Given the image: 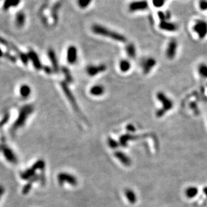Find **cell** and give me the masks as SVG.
<instances>
[{
    "mask_svg": "<svg viewBox=\"0 0 207 207\" xmlns=\"http://www.w3.org/2000/svg\"><path fill=\"white\" fill-rule=\"evenodd\" d=\"M31 186H32L31 184H27L26 186L24 188H23V193H24V194H26V193H28L29 192V190H30V188H31Z\"/></svg>",
    "mask_w": 207,
    "mask_h": 207,
    "instance_id": "d6a6232c",
    "label": "cell"
},
{
    "mask_svg": "<svg viewBox=\"0 0 207 207\" xmlns=\"http://www.w3.org/2000/svg\"><path fill=\"white\" fill-rule=\"evenodd\" d=\"M157 98L161 103H162V108H160V110H157L156 112V116L158 118H161L164 114L168 112V111L170 110L171 109L173 108L174 103L172 99H170L167 95L165 94L162 91H159L157 93Z\"/></svg>",
    "mask_w": 207,
    "mask_h": 207,
    "instance_id": "7a4b0ae2",
    "label": "cell"
},
{
    "mask_svg": "<svg viewBox=\"0 0 207 207\" xmlns=\"http://www.w3.org/2000/svg\"><path fill=\"white\" fill-rule=\"evenodd\" d=\"M198 73L203 78H207V65L202 63L199 65Z\"/></svg>",
    "mask_w": 207,
    "mask_h": 207,
    "instance_id": "4316f807",
    "label": "cell"
},
{
    "mask_svg": "<svg viewBox=\"0 0 207 207\" xmlns=\"http://www.w3.org/2000/svg\"><path fill=\"white\" fill-rule=\"evenodd\" d=\"M63 73H65V76H66L67 80L68 81H69V82H71V81H73V79H72V77H71V75L70 74V72H69L68 69H63Z\"/></svg>",
    "mask_w": 207,
    "mask_h": 207,
    "instance_id": "1f68e13d",
    "label": "cell"
},
{
    "mask_svg": "<svg viewBox=\"0 0 207 207\" xmlns=\"http://www.w3.org/2000/svg\"><path fill=\"white\" fill-rule=\"evenodd\" d=\"M20 3V0H5L3 7L5 10H8L12 7L18 6Z\"/></svg>",
    "mask_w": 207,
    "mask_h": 207,
    "instance_id": "44dd1931",
    "label": "cell"
},
{
    "mask_svg": "<svg viewBox=\"0 0 207 207\" xmlns=\"http://www.w3.org/2000/svg\"><path fill=\"white\" fill-rule=\"evenodd\" d=\"M49 57L50 60L51 61L52 65H53V68H54L55 71H56L57 72L59 71V64H58V61H57V58L56 56V54H55V51L53 50L50 49L49 51Z\"/></svg>",
    "mask_w": 207,
    "mask_h": 207,
    "instance_id": "ac0fdd59",
    "label": "cell"
},
{
    "mask_svg": "<svg viewBox=\"0 0 207 207\" xmlns=\"http://www.w3.org/2000/svg\"><path fill=\"white\" fill-rule=\"evenodd\" d=\"M5 192V188L2 185H0V199H1V196H3Z\"/></svg>",
    "mask_w": 207,
    "mask_h": 207,
    "instance_id": "e575fe53",
    "label": "cell"
},
{
    "mask_svg": "<svg viewBox=\"0 0 207 207\" xmlns=\"http://www.w3.org/2000/svg\"><path fill=\"white\" fill-rule=\"evenodd\" d=\"M138 138L137 136H133L132 135L130 134H126L121 136L120 138V141H119V144H120L122 147H126L128 145V142L129 141H133L134 139H136Z\"/></svg>",
    "mask_w": 207,
    "mask_h": 207,
    "instance_id": "d6986e66",
    "label": "cell"
},
{
    "mask_svg": "<svg viewBox=\"0 0 207 207\" xmlns=\"http://www.w3.org/2000/svg\"><path fill=\"white\" fill-rule=\"evenodd\" d=\"M156 63H157L156 60H155L154 58L149 57V58L145 59V60L143 62L142 64L143 73H144L145 74H148V73L151 71V69L155 66Z\"/></svg>",
    "mask_w": 207,
    "mask_h": 207,
    "instance_id": "7c38bea8",
    "label": "cell"
},
{
    "mask_svg": "<svg viewBox=\"0 0 207 207\" xmlns=\"http://www.w3.org/2000/svg\"><path fill=\"white\" fill-rule=\"evenodd\" d=\"M166 0H152L153 5L156 7H161L165 4Z\"/></svg>",
    "mask_w": 207,
    "mask_h": 207,
    "instance_id": "f546056e",
    "label": "cell"
},
{
    "mask_svg": "<svg viewBox=\"0 0 207 207\" xmlns=\"http://www.w3.org/2000/svg\"><path fill=\"white\" fill-rule=\"evenodd\" d=\"M198 189L194 186L188 187L186 190V195L189 198H194V197L196 196V195L198 194Z\"/></svg>",
    "mask_w": 207,
    "mask_h": 207,
    "instance_id": "484cf974",
    "label": "cell"
},
{
    "mask_svg": "<svg viewBox=\"0 0 207 207\" xmlns=\"http://www.w3.org/2000/svg\"><path fill=\"white\" fill-rule=\"evenodd\" d=\"M126 129L129 132H135V127L132 124H129L126 126Z\"/></svg>",
    "mask_w": 207,
    "mask_h": 207,
    "instance_id": "836d02e7",
    "label": "cell"
},
{
    "mask_svg": "<svg viewBox=\"0 0 207 207\" xmlns=\"http://www.w3.org/2000/svg\"><path fill=\"white\" fill-rule=\"evenodd\" d=\"M108 145L110 148L116 149L118 147V145L120 144H119V143L117 142L116 141H115L114 139L109 137L108 139Z\"/></svg>",
    "mask_w": 207,
    "mask_h": 207,
    "instance_id": "f1b7e54d",
    "label": "cell"
},
{
    "mask_svg": "<svg viewBox=\"0 0 207 207\" xmlns=\"http://www.w3.org/2000/svg\"><path fill=\"white\" fill-rule=\"evenodd\" d=\"M114 156L116 157L117 160L120 161V162L122 163V164H123L125 166L129 167L132 164V161H131L130 158L127 156L125 153L122 152V151H116V152L114 153Z\"/></svg>",
    "mask_w": 207,
    "mask_h": 207,
    "instance_id": "4fadbf2b",
    "label": "cell"
},
{
    "mask_svg": "<svg viewBox=\"0 0 207 207\" xmlns=\"http://www.w3.org/2000/svg\"><path fill=\"white\" fill-rule=\"evenodd\" d=\"M2 56H3V52L1 49H0V57H1Z\"/></svg>",
    "mask_w": 207,
    "mask_h": 207,
    "instance_id": "74e56055",
    "label": "cell"
},
{
    "mask_svg": "<svg viewBox=\"0 0 207 207\" xmlns=\"http://www.w3.org/2000/svg\"><path fill=\"white\" fill-rule=\"evenodd\" d=\"M2 150L3 155H4L5 159H6L8 162L13 163V164L17 163L18 160L16 156L15 153H14V151L12 150L10 148H9L8 147H3Z\"/></svg>",
    "mask_w": 207,
    "mask_h": 207,
    "instance_id": "5bb4252c",
    "label": "cell"
},
{
    "mask_svg": "<svg viewBox=\"0 0 207 207\" xmlns=\"http://www.w3.org/2000/svg\"><path fill=\"white\" fill-rule=\"evenodd\" d=\"M45 71H47V73H51V68H49V67H45Z\"/></svg>",
    "mask_w": 207,
    "mask_h": 207,
    "instance_id": "d590c367",
    "label": "cell"
},
{
    "mask_svg": "<svg viewBox=\"0 0 207 207\" xmlns=\"http://www.w3.org/2000/svg\"><path fill=\"white\" fill-rule=\"evenodd\" d=\"M160 27L164 30L168 32H174L178 29V26L175 23L168 21H162L160 24Z\"/></svg>",
    "mask_w": 207,
    "mask_h": 207,
    "instance_id": "2e32d148",
    "label": "cell"
},
{
    "mask_svg": "<svg viewBox=\"0 0 207 207\" xmlns=\"http://www.w3.org/2000/svg\"><path fill=\"white\" fill-rule=\"evenodd\" d=\"M20 95L22 97H28L30 96L31 93V88L29 85H22L20 88Z\"/></svg>",
    "mask_w": 207,
    "mask_h": 207,
    "instance_id": "d4e9b609",
    "label": "cell"
},
{
    "mask_svg": "<svg viewBox=\"0 0 207 207\" xmlns=\"http://www.w3.org/2000/svg\"><path fill=\"white\" fill-rule=\"evenodd\" d=\"M178 48V43L176 40L172 39L168 43V47L166 49V56L169 59H173L176 57Z\"/></svg>",
    "mask_w": 207,
    "mask_h": 207,
    "instance_id": "30bf717a",
    "label": "cell"
},
{
    "mask_svg": "<svg viewBox=\"0 0 207 207\" xmlns=\"http://www.w3.org/2000/svg\"><path fill=\"white\" fill-rule=\"evenodd\" d=\"M106 65L101 64L99 65H88L86 68V72L89 76H95L106 70Z\"/></svg>",
    "mask_w": 207,
    "mask_h": 207,
    "instance_id": "9c48e42d",
    "label": "cell"
},
{
    "mask_svg": "<svg viewBox=\"0 0 207 207\" xmlns=\"http://www.w3.org/2000/svg\"><path fill=\"white\" fill-rule=\"evenodd\" d=\"M105 91V88L101 85H95L94 86L91 87L89 92L91 95H94V96H100L103 95Z\"/></svg>",
    "mask_w": 207,
    "mask_h": 207,
    "instance_id": "e0dca14e",
    "label": "cell"
},
{
    "mask_svg": "<svg viewBox=\"0 0 207 207\" xmlns=\"http://www.w3.org/2000/svg\"><path fill=\"white\" fill-rule=\"evenodd\" d=\"M61 85H62L63 91H64L65 95H66L67 98H68L69 101H70V103H71V105H72V106L73 107V108H74V110L76 111L78 114H80V116H82V115H81V111H80V110H79L78 105L77 104V101H76V100H75V97L73 96V95L71 93L70 89H69L68 86H67V83H62ZM82 118H83V116H82Z\"/></svg>",
    "mask_w": 207,
    "mask_h": 207,
    "instance_id": "8992f818",
    "label": "cell"
},
{
    "mask_svg": "<svg viewBox=\"0 0 207 207\" xmlns=\"http://www.w3.org/2000/svg\"><path fill=\"white\" fill-rule=\"evenodd\" d=\"M33 106L32 105H26V106H23L20 109L19 116L18 117L16 121L14 124L13 129L14 130H16V129L23 126L26 122V120L28 118L30 114L33 112Z\"/></svg>",
    "mask_w": 207,
    "mask_h": 207,
    "instance_id": "3957f363",
    "label": "cell"
},
{
    "mask_svg": "<svg viewBox=\"0 0 207 207\" xmlns=\"http://www.w3.org/2000/svg\"><path fill=\"white\" fill-rule=\"evenodd\" d=\"M45 167V163H44L43 161L40 160L39 162H37L30 169L28 170L23 173L22 174V178L24 179V180H28V179H30L31 177L34 176V173L35 172V171L37 169H41Z\"/></svg>",
    "mask_w": 207,
    "mask_h": 207,
    "instance_id": "ba28073f",
    "label": "cell"
},
{
    "mask_svg": "<svg viewBox=\"0 0 207 207\" xmlns=\"http://www.w3.org/2000/svg\"><path fill=\"white\" fill-rule=\"evenodd\" d=\"M67 59L69 64H75L77 60V49L75 46H70L67 51Z\"/></svg>",
    "mask_w": 207,
    "mask_h": 207,
    "instance_id": "8fae6325",
    "label": "cell"
},
{
    "mask_svg": "<svg viewBox=\"0 0 207 207\" xmlns=\"http://www.w3.org/2000/svg\"><path fill=\"white\" fill-rule=\"evenodd\" d=\"M131 67V63L128 60H126V59H122L119 63V68H120L122 72H127V71L130 70Z\"/></svg>",
    "mask_w": 207,
    "mask_h": 207,
    "instance_id": "603a6c76",
    "label": "cell"
},
{
    "mask_svg": "<svg viewBox=\"0 0 207 207\" xmlns=\"http://www.w3.org/2000/svg\"><path fill=\"white\" fill-rule=\"evenodd\" d=\"M203 192H204V194L206 195V196L207 197V187H205V188L203 189Z\"/></svg>",
    "mask_w": 207,
    "mask_h": 207,
    "instance_id": "8d00e7d4",
    "label": "cell"
},
{
    "mask_svg": "<svg viewBox=\"0 0 207 207\" xmlns=\"http://www.w3.org/2000/svg\"><path fill=\"white\" fill-rule=\"evenodd\" d=\"M149 3L145 0H139L131 2L129 5V9L131 12L144 11L148 9Z\"/></svg>",
    "mask_w": 207,
    "mask_h": 207,
    "instance_id": "52a82bcc",
    "label": "cell"
},
{
    "mask_svg": "<svg viewBox=\"0 0 207 207\" xmlns=\"http://www.w3.org/2000/svg\"><path fill=\"white\" fill-rule=\"evenodd\" d=\"M199 7L201 10H207V0H200Z\"/></svg>",
    "mask_w": 207,
    "mask_h": 207,
    "instance_id": "4dcf8cb0",
    "label": "cell"
},
{
    "mask_svg": "<svg viewBox=\"0 0 207 207\" xmlns=\"http://www.w3.org/2000/svg\"><path fill=\"white\" fill-rule=\"evenodd\" d=\"M91 30L95 34L110 38V39L114 40V41L120 42V43H125L126 41V38L124 35H122V34L111 30L108 29V28L103 26L101 25H93L92 27H91Z\"/></svg>",
    "mask_w": 207,
    "mask_h": 207,
    "instance_id": "6da1fadb",
    "label": "cell"
},
{
    "mask_svg": "<svg viewBox=\"0 0 207 207\" xmlns=\"http://www.w3.org/2000/svg\"><path fill=\"white\" fill-rule=\"evenodd\" d=\"M28 59H30L32 63L34 65V66L38 70L42 69V65L41 61H40V59L38 57V55L35 52L32 51H30L28 54Z\"/></svg>",
    "mask_w": 207,
    "mask_h": 207,
    "instance_id": "9a60e30c",
    "label": "cell"
},
{
    "mask_svg": "<svg viewBox=\"0 0 207 207\" xmlns=\"http://www.w3.org/2000/svg\"><path fill=\"white\" fill-rule=\"evenodd\" d=\"M26 21V16L24 13L18 12L16 16V24L18 27H22L24 25Z\"/></svg>",
    "mask_w": 207,
    "mask_h": 207,
    "instance_id": "cb8c5ba5",
    "label": "cell"
},
{
    "mask_svg": "<svg viewBox=\"0 0 207 207\" xmlns=\"http://www.w3.org/2000/svg\"><path fill=\"white\" fill-rule=\"evenodd\" d=\"M193 30L201 39L207 35V22L203 20H196L193 26Z\"/></svg>",
    "mask_w": 207,
    "mask_h": 207,
    "instance_id": "277c9868",
    "label": "cell"
},
{
    "mask_svg": "<svg viewBox=\"0 0 207 207\" xmlns=\"http://www.w3.org/2000/svg\"><path fill=\"white\" fill-rule=\"evenodd\" d=\"M92 0H77V3L81 8L85 9L90 5Z\"/></svg>",
    "mask_w": 207,
    "mask_h": 207,
    "instance_id": "83f0119b",
    "label": "cell"
},
{
    "mask_svg": "<svg viewBox=\"0 0 207 207\" xmlns=\"http://www.w3.org/2000/svg\"><path fill=\"white\" fill-rule=\"evenodd\" d=\"M124 194L125 196L126 197L127 200H128L129 202L131 203V204H135V203L137 202V196L132 190L129 188L126 189V190H124Z\"/></svg>",
    "mask_w": 207,
    "mask_h": 207,
    "instance_id": "ffe728a7",
    "label": "cell"
},
{
    "mask_svg": "<svg viewBox=\"0 0 207 207\" xmlns=\"http://www.w3.org/2000/svg\"><path fill=\"white\" fill-rule=\"evenodd\" d=\"M57 179H58L59 184L61 185V186H63L66 182L73 186H75L77 184V178L73 175L69 174V173H60V174H59L58 176H57Z\"/></svg>",
    "mask_w": 207,
    "mask_h": 207,
    "instance_id": "5b68a950",
    "label": "cell"
},
{
    "mask_svg": "<svg viewBox=\"0 0 207 207\" xmlns=\"http://www.w3.org/2000/svg\"><path fill=\"white\" fill-rule=\"evenodd\" d=\"M125 50H126V52L128 55V56L131 59H134L135 57H136V48H135V46L134 44L133 43H129L125 47Z\"/></svg>",
    "mask_w": 207,
    "mask_h": 207,
    "instance_id": "7402d4cb",
    "label": "cell"
}]
</instances>
